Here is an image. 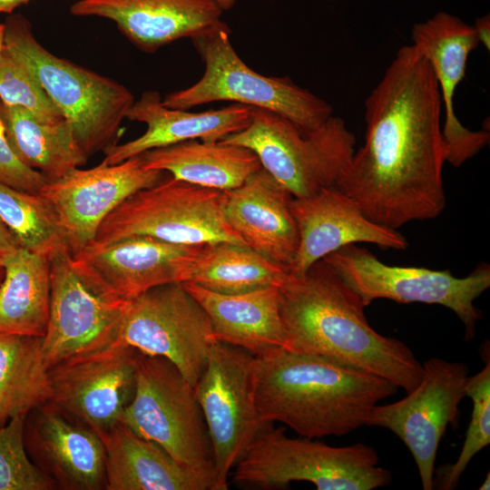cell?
<instances>
[{
	"instance_id": "1",
	"label": "cell",
	"mask_w": 490,
	"mask_h": 490,
	"mask_svg": "<svg viewBox=\"0 0 490 490\" xmlns=\"http://www.w3.org/2000/svg\"><path fill=\"white\" fill-rule=\"evenodd\" d=\"M365 143L336 187L372 221L397 230L446 207L441 95L428 61L401 47L365 102Z\"/></svg>"
},
{
	"instance_id": "2",
	"label": "cell",
	"mask_w": 490,
	"mask_h": 490,
	"mask_svg": "<svg viewBox=\"0 0 490 490\" xmlns=\"http://www.w3.org/2000/svg\"><path fill=\"white\" fill-rule=\"evenodd\" d=\"M279 289L285 348L360 368L407 393L419 384L423 365L411 349L372 328L359 296L323 260L302 276L289 273Z\"/></svg>"
},
{
	"instance_id": "3",
	"label": "cell",
	"mask_w": 490,
	"mask_h": 490,
	"mask_svg": "<svg viewBox=\"0 0 490 490\" xmlns=\"http://www.w3.org/2000/svg\"><path fill=\"white\" fill-rule=\"evenodd\" d=\"M254 387L262 422L279 421L308 438L366 426L371 409L398 389L360 368L282 347L254 356Z\"/></svg>"
},
{
	"instance_id": "4",
	"label": "cell",
	"mask_w": 490,
	"mask_h": 490,
	"mask_svg": "<svg viewBox=\"0 0 490 490\" xmlns=\"http://www.w3.org/2000/svg\"><path fill=\"white\" fill-rule=\"evenodd\" d=\"M5 49L42 85L87 157L115 143L134 103L118 82L61 58L46 49L21 15L5 24Z\"/></svg>"
},
{
	"instance_id": "5",
	"label": "cell",
	"mask_w": 490,
	"mask_h": 490,
	"mask_svg": "<svg viewBox=\"0 0 490 490\" xmlns=\"http://www.w3.org/2000/svg\"><path fill=\"white\" fill-rule=\"evenodd\" d=\"M285 431L270 424L263 428L235 465L234 482L266 489L307 481L318 490H372L392 481L369 446H332L313 438H291Z\"/></svg>"
},
{
	"instance_id": "6",
	"label": "cell",
	"mask_w": 490,
	"mask_h": 490,
	"mask_svg": "<svg viewBox=\"0 0 490 490\" xmlns=\"http://www.w3.org/2000/svg\"><path fill=\"white\" fill-rule=\"evenodd\" d=\"M230 33L223 23L191 39L204 62V74L191 86L167 94L162 99L165 106L188 110L230 101L277 113L303 132L317 129L332 116L330 104L289 77L265 76L249 67L234 50Z\"/></svg>"
},
{
	"instance_id": "7",
	"label": "cell",
	"mask_w": 490,
	"mask_h": 490,
	"mask_svg": "<svg viewBox=\"0 0 490 490\" xmlns=\"http://www.w3.org/2000/svg\"><path fill=\"white\" fill-rule=\"evenodd\" d=\"M220 142L246 147L294 198L335 186L354 154L356 138L345 122L331 116L303 132L286 118L252 107L250 124Z\"/></svg>"
},
{
	"instance_id": "8",
	"label": "cell",
	"mask_w": 490,
	"mask_h": 490,
	"mask_svg": "<svg viewBox=\"0 0 490 490\" xmlns=\"http://www.w3.org/2000/svg\"><path fill=\"white\" fill-rule=\"evenodd\" d=\"M226 192L164 176L120 204L100 225L93 243L107 244L131 236L201 245L247 243L228 221Z\"/></svg>"
},
{
	"instance_id": "9",
	"label": "cell",
	"mask_w": 490,
	"mask_h": 490,
	"mask_svg": "<svg viewBox=\"0 0 490 490\" xmlns=\"http://www.w3.org/2000/svg\"><path fill=\"white\" fill-rule=\"evenodd\" d=\"M120 423L214 483L211 440L194 387L167 358L138 353L134 394Z\"/></svg>"
},
{
	"instance_id": "10",
	"label": "cell",
	"mask_w": 490,
	"mask_h": 490,
	"mask_svg": "<svg viewBox=\"0 0 490 490\" xmlns=\"http://www.w3.org/2000/svg\"><path fill=\"white\" fill-rule=\"evenodd\" d=\"M49 259V318L42 339L47 369L116 342L129 305L68 250Z\"/></svg>"
},
{
	"instance_id": "11",
	"label": "cell",
	"mask_w": 490,
	"mask_h": 490,
	"mask_svg": "<svg viewBox=\"0 0 490 490\" xmlns=\"http://www.w3.org/2000/svg\"><path fill=\"white\" fill-rule=\"evenodd\" d=\"M322 260L359 296L365 307L378 299L441 305L461 320L465 340L474 338L476 323L482 318L474 302L490 287L487 263H480L465 278H456L448 270L385 264L357 243L346 245Z\"/></svg>"
},
{
	"instance_id": "12",
	"label": "cell",
	"mask_w": 490,
	"mask_h": 490,
	"mask_svg": "<svg viewBox=\"0 0 490 490\" xmlns=\"http://www.w3.org/2000/svg\"><path fill=\"white\" fill-rule=\"evenodd\" d=\"M194 390L211 440L213 490H227L231 468L270 425L256 407L254 355L216 341Z\"/></svg>"
},
{
	"instance_id": "13",
	"label": "cell",
	"mask_w": 490,
	"mask_h": 490,
	"mask_svg": "<svg viewBox=\"0 0 490 490\" xmlns=\"http://www.w3.org/2000/svg\"><path fill=\"white\" fill-rule=\"evenodd\" d=\"M117 341L167 358L194 387L217 340L201 305L181 283H169L129 300Z\"/></svg>"
},
{
	"instance_id": "14",
	"label": "cell",
	"mask_w": 490,
	"mask_h": 490,
	"mask_svg": "<svg viewBox=\"0 0 490 490\" xmlns=\"http://www.w3.org/2000/svg\"><path fill=\"white\" fill-rule=\"evenodd\" d=\"M468 373L464 362L430 358L423 364L422 379L413 390L398 401L376 405L368 416L366 426L387 428L403 441L415 459L424 490L435 486L438 446L447 426L458 422Z\"/></svg>"
},
{
	"instance_id": "15",
	"label": "cell",
	"mask_w": 490,
	"mask_h": 490,
	"mask_svg": "<svg viewBox=\"0 0 490 490\" xmlns=\"http://www.w3.org/2000/svg\"><path fill=\"white\" fill-rule=\"evenodd\" d=\"M139 351L116 341L48 370L50 401L100 436L120 423L131 402Z\"/></svg>"
},
{
	"instance_id": "16",
	"label": "cell",
	"mask_w": 490,
	"mask_h": 490,
	"mask_svg": "<svg viewBox=\"0 0 490 490\" xmlns=\"http://www.w3.org/2000/svg\"><path fill=\"white\" fill-rule=\"evenodd\" d=\"M164 172L147 169L141 155L115 164L75 168L47 181L41 193L53 206L68 250L74 255L93 242L104 219L135 192L158 183Z\"/></svg>"
},
{
	"instance_id": "17",
	"label": "cell",
	"mask_w": 490,
	"mask_h": 490,
	"mask_svg": "<svg viewBox=\"0 0 490 490\" xmlns=\"http://www.w3.org/2000/svg\"><path fill=\"white\" fill-rule=\"evenodd\" d=\"M24 440L33 463L64 490H106L101 436L50 400L25 416Z\"/></svg>"
},
{
	"instance_id": "18",
	"label": "cell",
	"mask_w": 490,
	"mask_h": 490,
	"mask_svg": "<svg viewBox=\"0 0 490 490\" xmlns=\"http://www.w3.org/2000/svg\"><path fill=\"white\" fill-rule=\"evenodd\" d=\"M289 205L299 236L291 275H304L317 261L351 243L399 250L408 246L400 232L372 221L355 200L336 186L308 197H292Z\"/></svg>"
},
{
	"instance_id": "19",
	"label": "cell",
	"mask_w": 490,
	"mask_h": 490,
	"mask_svg": "<svg viewBox=\"0 0 490 490\" xmlns=\"http://www.w3.org/2000/svg\"><path fill=\"white\" fill-rule=\"evenodd\" d=\"M412 45L428 61L436 78L445 121L442 135L446 162L461 166L489 142L486 131H471L459 122L454 96L464 79L470 53L478 45L473 25L446 12H438L413 25Z\"/></svg>"
},
{
	"instance_id": "20",
	"label": "cell",
	"mask_w": 490,
	"mask_h": 490,
	"mask_svg": "<svg viewBox=\"0 0 490 490\" xmlns=\"http://www.w3.org/2000/svg\"><path fill=\"white\" fill-rule=\"evenodd\" d=\"M203 244L186 245L150 236L91 243L73 255L123 299L169 283L187 282Z\"/></svg>"
},
{
	"instance_id": "21",
	"label": "cell",
	"mask_w": 490,
	"mask_h": 490,
	"mask_svg": "<svg viewBox=\"0 0 490 490\" xmlns=\"http://www.w3.org/2000/svg\"><path fill=\"white\" fill-rule=\"evenodd\" d=\"M70 12L113 21L146 53L181 38H195L224 23L223 11L214 0H76Z\"/></svg>"
},
{
	"instance_id": "22",
	"label": "cell",
	"mask_w": 490,
	"mask_h": 490,
	"mask_svg": "<svg viewBox=\"0 0 490 490\" xmlns=\"http://www.w3.org/2000/svg\"><path fill=\"white\" fill-rule=\"evenodd\" d=\"M251 113V106L236 103L218 110L191 113L169 108L157 91H146L126 113V119L144 123L146 131L132 141L106 148L102 162L115 164L144 152L189 140L219 142L245 129L250 122Z\"/></svg>"
},
{
	"instance_id": "23",
	"label": "cell",
	"mask_w": 490,
	"mask_h": 490,
	"mask_svg": "<svg viewBox=\"0 0 490 490\" xmlns=\"http://www.w3.org/2000/svg\"><path fill=\"white\" fill-rule=\"evenodd\" d=\"M226 192L229 223L247 245L289 270L299 246L292 195L262 167Z\"/></svg>"
},
{
	"instance_id": "24",
	"label": "cell",
	"mask_w": 490,
	"mask_h": 490,
	"mask_svg": "<svg viewBox=\"0 0 490 490\" xmlns=\"http://www.w3.org/2000/svg\"><path fill=\"white\" fill-rule=\"evenodd\" d=\"M181 284L207 313L217 341L254 356L285 348L279 287L227 295L192 282Z\"/></svg>"
},
{
	"instance_id": "25",
	"label": "cell",
	"mask_w": 490,
	"mask_h": 490,
	"mask_svg": "<svg viewBox=\"0 0 490 490\" xmlns=\"http://www.w3.org/2000/svg\"><path fill=\"white\" fill-rule=\"evenodd\" d=\"M101 438L106 490H213L211 479L181 465L160 445L121 423Z\"/></svg>"
},
{
	"instance_id": "26",
	"label": "cell",
	"mask_w": 490,
	"mask_h": 490,
	"mask_svg": "<svg viewBox=\"0 0 490 490\" xmlns=\"http://www.w3.org/2000/svg\"><path fill=\"white\" fill-rule=\"evenodd\" d=\"M147 169L205 188L228 191L262 166L254 152L236 144L189 140L140 154Z\"/></svg>"
},
{
	"instance_id": "27",
	"label": "cell",
	"mask_w": 490,
	"mask_h": 490,
	"mask_svg": "<svg viewBox=\"0 0 490 490\" xmlns=\"http://www.w3.org/2000/svg\"><path fill=\"white\" fill-rule=\"evenodd\" d=\"M0 333L43 338L50 307V259L19 248L3 258Z\"/></svg>"
},
{
	"instance_id": "28",
	"label": "cell",
	"mask_w": 490,
	"mask_h": 490,
	"mask_svg": "<svg viewBox=\"0 0 490 490\" xmlns=\"http://www.w3.org/2000/svg\"><path fill=\"white\" fill-rule=\"evenodd\" d=\"M0 121L17 158L47 181L59 179L87 161L66 120L45 123L23 108L0 102Z\"/></svg>"
},
{
	"instance_id": "29",
	"label": "cell",
	"mask_w": 490,
	"mask_h": 490,
	"mask_svg": "<svg viewBox=\"0 0 490 490\" xmlns=\"http://www.w3.org/2000/svg\"><path fill=\"white\" fill-rule=\"evenodd\" d=\"M289 274L284 267L247 246L220 241L203 244L187 282L227 295L279 287Z\"/></svg>"
},
{
	"instance_id": "30",
	"label": "cell",
	"mask_w": 490,
	"mask_h": 490,
	"mask_svg": "<svg viewBox=\"0 0 490 490\" xmlns=\"http://www.w3.org/2000/svg\"><path fill=\"white\" fill-rule=\"evenodd\" d=\"M42 339L0 333V427L51 399Z\"/></svg>"
},
{
	"instance_id": "31",
	"label": "cell",
	"mask_w": 490,
	"mask_h": 490,
	"mask_svg": "<svg viewBox=\"0 0 490 490\" xmlns=\"http://www.w3.org/2000/svg\"><path fill=\"white\" fill-rule=\"evenodd\" d=\"M0 219L21 248L49 257L68 250L56 213L41 193L0 182Z\"/></svg>"
},
{
	"instance_id": "32",
	"label": "cell",
	"mask_w": 490,
	"mask_h": 490,
	"mask_svg": "<svg viewBox=\"0 0 490 490\" xmlns=\"http://www.w3.org/2000/svg\"><path fill=\"white\" fill-rule=\"evenodd\" d=\"M466 397L473 402L471 419L465 441L456 461L440 467L439 488L451 490L456 487L460 476L472 458L490 444V361L478 373L468 377Z\"/></svg>"
},
{
	"instance_id": "33",
	"label": "cell",
	"mask_w": 490,
	"mask_h": 490,
	"mask_svg": "<svg viewBox=\"0 0 490 490\" xmlns=\"http://www.w3.org/2000/svg\"><path fill=\"white\" fill-rule=\"evenodd\" d=\"M26 416L0 427V490H51L55 484L29 457L24 440Z\"/></svg>"
},
{
	"instance_id": "34",
	"label": "cell",
	"mask_w": 490,
	"mask_h": 490,
	"mask_svg": "<svg viewBox=\"0 0 490 490\" xmlns=\"http://www.w3.org/2000/svg\"><path fill=\"white\" fill-rule=\"evenodd\" d=\"M0 102L23 108L45 123L65 120L42 85L6 49L0 58Z\"/></svg>"
},
{
	"instance_id": "35",
	"label": "cell",
	"mask_w": 490,
	"mask_h": 490,
	"mask_svg": "<svg viewBox=\"0 0 490 490\" xmlns=\"http://www.w3.org/2000/svg\"><path fill=\"white\" fill-rule=\"evenodd\" d=\"M46 181L41 172L27 167L17 158L0 121V182L24 191L39 193Z\"/></svg>"
},
{
	"instance_id": "36",
	"label": "cell",
	"mask_w": 490,
	"mask_h": 490,
	"mask_svg": "<svg viewBox=\"0 0 490 490\" xmlns=\"http://www.w3.org/2000/svg\"><path fill=\"white\" fill-rule=\"evenodd\" d=\"M477 41L487 50L490 48V16L489 14L478 17L473 25Z\"/></svg>"
},
{
	"instance_id": "37",
	"label": "cell",
	"mask_w": 490,
	"mask_h": 490,
	"mask_svg": "<svg viewBox=\"0 0 490 490\" xmlns=\"http://www.w3.org/2000/svg\"><path fill=\"white\" fill-rule=\"evenodd\" d=\"M19 248L16 239L0 219V255L5 256Z\"/></svg>"
},
{
	"instance_id": "38",
	"label": "cell",
	"mask_w": 490,
	"mask_h": 490,
	"mask_svg": "<svg viewBox=\"0 0 490 490\" xmlns=\"http://www.w3.org/2000/svg\"><path fill=\"white\" fill-rule=\"evenodd\" d=\"M30 0H0V13H12L15 8Z\"/></svg>"
},
{
	"instance_id": "39",
	"label": "cell",
	"mask_w": 490,
	"mask_h": 490,
	"mask_svg": "<svg viewBox=\"0 0 490 490\" xmlns=\"http://www.w3.org/2000/svg\"><path fill=\"white\" fill-rule=\"evenodd\" d=\"M5 50V24L0 23V58Z\"/></svg>"
},
{
	"instance_id": "40",
	"label": "cell",
	"mask_w": 490,
	"mask_h": 490,
	"mask_svg": "<svg viewBox=\"0 0 490 490\" xmlns=\"http://www.w3.org/2000/svg\"><path fill=\"white\" fill-rule=\"evenodd\" d=\"M222 11H228L232 8L236 0H214Z\"/></svg>"
},
{
	"instance_id": "41",
	"label": "cell",
	"mask_w": 490,
	"mask_h": 490,
	"mask_svg": "<svg viewBox=\"0 0 490 490\" xmlns=\"http://www.w3.org/2000/svg\"><path fill=\"white\" fill-rule=\"evenodd\" d=\"M490 488V473L488 472L484 482L478 487L479 490H489Z\"/></svg>"
},
{
	"instance_id": "42",
	"label": "cell",
	"mask_w": 490,
	"mask_h": 490,
	"mask_svg": "<svg viewBox=\"0 0 490 490\" xmlns=\"http://www.w3.org/2000/svg\"><path fill=\"white\" fill-rule=\"evenodd\" d=\"M3 258L4 256H1L0 255V285L4 279V276H5V266H4V262H3Z\"/></svg>"
}]
</instances>
